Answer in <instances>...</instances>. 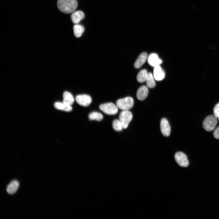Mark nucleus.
<instances>
[{
  "mask_svg": "<svg viewBox=\"0 0 219 219\" xmlns=\"http://www.w3.org/2000/svg\"><path fill=\"white\" fill-rule=\"evenodd\" d=\"M63 102L66 104L71 105L74 102V99L72 94L68 91L64 92L63 94Z\"/></svg>",
  "mask_w": 219,
  "mask_h": 219,
  "instance_id": "nucleus-15",
  "label": "nucleus"
},
{
  "mask_svg": "<svg viewBox=\"0 0 219 219\" xmlns=\"http://www.w3.org/2000/svg\"><path fill=\"white\" fill-rule=\"evenodd\" d=\"M133 118L132 113L128 110H123L119 115V120L123 128L126 129Z\"/></svg>",
  "mask_w": 219,
  "mask_h": 219,
  "instance_id": "nucleus-5",
  "label": "nucleus"
},
{
  "mask_svg": "<svg viewBox=\"0 0 219 219\" xmlns=\"http://www.w3.org/2000/svg\"><path fill=\"white\" fill-rule=\"evenodd\" d=\"M118 108L112 103H108L101 104L99 109L106 114L114 115L118 112Z\"/></svg>",
  "mask_w": 219,
  "mask_h": 219,
  "instance_id": "nucleus-4",
  "label": "nucleus"
},
{
  "mask_svg": "<svg viewBox=\"0 0 219 219\" xmlns=\"http://www.w3.org/2000/svg\"><path fill=\"white\" fill-rule=\"evenodd\" d=\"M148 93V90L147 87L145 85H142L137 90L136 93L137 98L140 100H143L146 98Z\"/></svg>",
  "mask_w": 219,
  "mask_h": 219,
  "instance_id": "nucleus-10",
  "label": "nucleus"
},
{
  "mask_svg": "<svg viewBox=\"0 0 219 219\" xmlns=\"http://www.w3.org/2000/svg\"><path fill=\"white\" fill-rule=\"evenodd\" d=\"M214 115L217 118H219V103L217 104L214 106Z\"/></svg>",
  "mask_w": 219,
  "mask_h": 219,
  "instance_id": "nucleus-22",
  "label": "nucleus"
},
{
  "mask_svg": "<svg viewBox=\"0 0 219 219\" xmlns=\"http://www.w3.org/2000/svg\"><path fill=\"white\" fill-rule=\"evenodd\" d=\"M154 78L151 73H148L146 81L147 87L150 88H152L155 87V83Z\"/></svg>",
  "mask_w": 219,
  "mask_h": 219,
  "instance_id": "nucleus-20",
  "label": "nucleus"
},
{
  "mask_svg": "<svg viewBox=\"0 0 219 219\" xmlns=\"http://www.w3.org/2000/svg\"><path fill=\"white\" fill-rule=\"evenodd\" d=\"M217 118L214 115H210L207 116L203 123V128L208 131L214 130L217 122Z\"/></svg>",
  "mask_w": 219,
  "mask_h": 219,
  "instance_id": "nucleus-3",
  "label": "nucleus"
},
{
  "mask_svg": "<svg viewBox=\"0 0 219 219\" xmlns=\"http://www.w3.org/2000/svg\"><path fill=\"white\" fill-rule=\"evenodd\" d=\"M148 57L147 53L143 52L141 53L138 57L134 63V66L136 68H140L145 62Z\"/></svg>",
  "mask_w": 219,
  "mask_h": 219,
  "instance_id": "nucleus-14",
  "label": "nucleus"
},
{
  "mask_svg": "<svg viewBox=\"0 0 219 219\" xmlns=\"http://www.w3.org/2000/svg\"><path fill=\"white\" fill-rule=\"evenodd\" d=\"M85 30L84 26L82 25L76 24L73 26V31L75 36L77 37L82 36Z\"/></svg>",
  "mask_w": 219,
  "mask_h": 219,
  "instance_id": "nucleus-17",
  "label": "nucleus"
},
{
  "mask_svg": "<svg viewBox=\"0 0 219 219\" xmlns=\"http://www.w3.org/2000/svg\"><path fill=\"white\" fill-rule=\"evenodd\" d=\"M58 9L65 13L73 12L78 5L77 0H58L57 3Z\"/></svg>",
  "mask_w": 219,
  "mask_h": 219,
  "instance_id": "nucleus-1",
  "label": "nucleus"
},
{
  "mask_svg": "<svg viewBox=\"0 0 219 219\" xmlns=\"http://www.w3.org/2000/svg\"><path fill=\"white\" fill-rule=\"evenodd\" d=\"M160 126L162 135L165 137L169 136L170 133L171 128L168 120L165 118L162 119L160 121Z\"/></svg>",
  "mask_w": 219,
  "mask_h": 219,
  "instance_id": "nucleus-8",
  "label": "nucleus"
},
{
  "mask_svg": "<svg viewBox=\"0 0 219 219\" xmlns=\"http://www.w3.org/2000/svg\"><path fill=\"white\" fill-rule=\"evenodd\" d=\"M175 159L177 163L182 167H187L189 162L186 155L182 152H176L174 156Z\"/></svg>",
  "mask_w": 219,
  "mask_h": 219,
  "instance_id": "nucleus-6",
  "label": "nucleus"
},
{
  "mask_svg": "<svg viewBox=\"0 0 219 219\" xmlns=\"http://www.w3.org/2000/svg\"><path fill=\"white\" fill-rule=\"evenodd\" d=\"M148 62L151 66L155 67L159 65L162 62L158 55L156 53H153L149 55L148 58Z\"/></svg>",
  "mask_w": 219,
  "mask_h": 219,
  "instance_id": "nucleus-9",
  "label": "nucleus"
},
{
  "mask_svg": "<svg viewBox=\"0 0 219 219\" xmlns=\"http://www.w3.org/2000/svg\"><path fill=\"white\" fill-rule=\"evenodd\" d=\"M19 186V182L17 180H13L7 186L6 191L9 194H13L17 191Z\"/></svg>",
  "mask_w": 219,
  "mask_h": 219,
  "instance_id": "nucleus-13",
  "label": "nucleus"
},
{
  "mask_svg": "<svg viewBox=\"0 0 219 219\" xmlns=\"http://www.w3.org/2000/svg\"><path fill=\"white\" fill-rule=\"evenodd\" d=\"M134 101L133 99L128 96L118 99L116 102L117 107L122 110H128L133 106Z\"/></svg>",
  "mask_w": 219,
  "mask_h": 219,
  "instance_id": "nucleus-2",
  "label": "nucleus"
},
{
  "mask_svg": "<svg viewBox=\"0 0 219 219\" xmlns=\"http://www.w3.org/2000/svg\"><path fill=\"white\" fill-rule=\"evenodd\" d=\"M54 106L57 109L67 112L71 111L72 109L71 105L65 104L63 102H56L54 103Z\"/></svg>",
  "mask_w": 219,
  "mask_h": 219,
  "instance_id": "nucleus-16",
  "label": "nucleus"
},
{
  "mask_svg": "<svg viewBox=\"0 0 219 219\" xmlns=\"http://www.w3.org/2000/svg\"><path fill=\"white\" fill-rule=\"evenodd\" d=\"M75 100L79 105L84 106H89L92 101L90 96L86 94L78 95L76 96Z\"/></svg>",
  "mask_w": 219,
  "mask_h": 219,
  "instance_id": "nucleus-7",
  "label": "nucleus"
},
{
  "mask_svg": "<svg viewBox=\"0 0 219 219\" xmlns=\"http://www.w3.org/2000/svg\"><path fill=\"white\" fill-rule=\"evenodd\" d=\"M213 135L215 138L219 139V126L214 130L213 133Z\"/></svg>",
  "mask_w": 219,
  "mask_h": 219,
  "instance_id": "nucleus-23",
  "label": "nucleus"
},
{
  "mask_svg": "<svg viewBox=\"0 0 219 219\" xmlns=\"http://www.w3.org/2000/svg\"></svg>",
  "mask_w": 219,
  "mask_h": 219,
  "instance_id": "nucleus-24",
  "label": "nucleus"
},
{
  "mask_svg": "<svg viewBox=\"0 0 219 219\" xmlns=\"http://www.w3.org/2000/svg\"><path fill=\"white\" fill-rule=\"evenodd\" d=\"M148 73L146 69L141 70L137 75V79L139 82L142 83L146 81Z\"/></svg>",
  "mask_w": 219,
  "mask_h": 219,
  "instance_id": "nucleus-19",
  "label": "nucleus"
},
{
  "mask_svg": "<svg viewBox=\"0 0 219 219\" xmlns=\"http://www.w3.org/2000/svg\"><path fill=\"white\" fill-rule=\"evenodd\" d=\"M165 75L164 71L159 65L154 67V77L156 80L158 81L162 80L164 78Z\"/></svg>",
  "mask_w": 219,
  "mask_h": 219,
  "instance_id": "nucleus-11",
  "label": "nucleus"
},
{
  "mask_svg": "<svg viewBox=\"0 0 219 219\" xmlns=\"http://www.w3.org/2000/svg\"><path fill=\"white\" fill-rule=\"evenodd\" d=\"M112 126L113 129L116 131H121L123 128L120 122L118 119H116L113 121L112 123Z\"/></svg>",
  "mask_w": 219,
  "mask_h": 219,
  "instance_id": "nucleus-21",
  "label": "nucleus"
},
{
  "mask_svg": "<svg viewBox=\"0 0 219 219\" xmlns=\"http://www.w3.org/2000/svg\"><path fill=\"white\" fill-rule=\"evenodd\" d=\"M89 120H96L98 121L101 120L103 118V115L97 112H93L90 113L88 116Z\"/></svg>",
  "mask_w": 219,
  "mask_h": 219,
  "instance_id": "nucleus-18",
  "label": "nucleus"
},
{
  "mask_svg": "<svg viewBox=\"0 0 219 219\" xmlns=\"http://www.w3.org/2000/svg\"><path fill=\"white\" fill-rule=\"evenodd\" d=\"M84 17V13L80 10L73 12L71 16V18L72 22L75 24H78Z\"/></svg>",
  "mask_w": 219,
  "mask_h": 219,
  "instance_id": "nucleus-12",
  "label": "nucleus"
}]
</instances>
